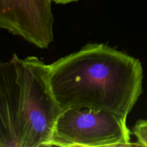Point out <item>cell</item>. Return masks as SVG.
<instances>
[{
    "instance_id": "cell-1",
    "label": "cell",
    "mask_w": 147,
    "mask_h": 147,
    "mask_svg": "<svg viewBox=\"0 0 147 147\" xmlns=\"http://www.w3.org/2000/svg\"><path fill=\"white\" fill-rule=\"evenodd\" d=\"M47 76L61 110L93 108L127 118L143 92L140 60L105 44L61 57L48 65Z\"/></svg>"
},
{
    "instance_id": "cell-2",
    "label": "cell",
    "mask_w": 147,
    "mask_h": 147,
    "mask_svg": "<svg viewBox=\"0 0 147 147\" xmlns=\"http://www.w3.org/2000/svg\"><path fill=\"white\" fill-rule=\"evenodd\" d=\"M47 73L34 56L0 60V147L48 146L62 110Z\"/></svg>"
},
{
    "instance_id": "cell-3",
    "label": "cell",
    "mask_w": 147,
    "mask_h": 147,
    "mask_svg": "<svg viewBox=\"0 0 147 147\" xmlns=\"http://www.w3.org/2000/svg\"><path fill=\"white\" fill-rule=\"evenodd\" d=\"M123 116L103 109L71 108L55 121L48 146H128L131 132Z\"/></svg>"
},
{
    "instance_id": "cell-4",
    "label": "cell",
    "mask_w": 147,
    "mask_h": 147,
    "mask_svg": "<svg viewBox=\"0 0 147 147\" xmlns=\"http://www.w3.org/2000/svg\"><path fill=\"white\" fill-rule=\"evenodd\" d=\"M52 0H0V29L46 49L54 39Z\"/></svg>"
},
{
    "instance_id": "cell-5",
    "label": "cell",
    "mask_w": 147,
    "mask_h": 147,
    "mask_svg": "<svg viewBox=\"0 0 147 147\" xmlns=\"http://www.w3.org/2000/svg\"><path fill=\"white\" fill-rule=\"evenodd\" d=\"M133 133L138 146L147 147V120L138 121L133 128Z\"/></svg>"
},
{
    "instance_id": "cell-6",
    "label": "cell",
    "mask_w": 147,
    "mask_h": 147,
    "mask_svg": "<svg viewBox=\"0 0 147 147\" xmlns=\"http://www.w3.org/2000/svg\"><path fill=\"white\" fill-rule=\"evenodd\" d=\"M79 0H52V1L56 3V4H69L71 2H75V1H78Z\"/></svg>"
}]
</instances>
